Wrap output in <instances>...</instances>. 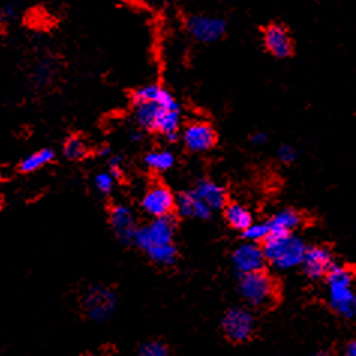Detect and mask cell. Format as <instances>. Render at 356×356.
<instances>
[{
  "mask_svg": "<svg viewBox=\"0 0 356 356\" xmlns=\"http://www.w3.org/2000/svg\"><path fill=\"white\" fill-rule=\"evenodd\" d=\"M266 140H268V137H266V134H264V133H256L254 136L251 137V142L254 143V145H257V146L265 145Z\"/></svg>",
  "mask_w": 356,
  "mask_h": 356,
  "instance_id": "30",
  "label": "cell"
},
{
  "mask_svg": "<svg viewBox=\"0 0 356 356\" xmlns=\"http://www.w3.org/2000/svg\"><path fill=\"white\" fill-rule=\"evenodd\" d=\"M53 159H54V152L51 149H41V151H36L23 159L20 164V170L24 173L36 172L40 170L41 167L50 164Z\"/></svg>",
  "mask_w": 356,
  "mask_h": 356,
  "instance_id": "18",
  "label": "cell"
},
{
  "mask_svg": "<svg viewBox=\"0 0 356 356\" xmlns=\"http://www.w3.org/2000/svg\"><path fill=\"white\" fill-rule=\"evenodd\" d=\"M118 298L106 286H92L83 298L84 313L93 322H106L115 314Z\"/></svg>",
  "mask_w": 356,
  "mask_h": 356,
  "instance_id": "4",
  "label": "cell"
},
{
  "mask_svg": "<svg viewBox=\"0 0 356 356\" xmlns=\"http://www.w3.org/2000/svg\"><path fill=\"white\" fill-rule=\"evenodd\" d=\"M5 23V20H3V17H2V13H0V26H2Z\"/></svg>",
  "mask_w": 356,
  "mask_h": 356,
  "instance_id": "33",
  "label": "cell"
},
{
  "mask_svg": "<svg viewBox=\"0 0 356 356\" xmlns=\"http://www.w3.org/2000/svg\"><path fill=\"white\" fill-rule=\"evenodd\" d=\"M217 142V134L206 122H194L184 131V143L193 152H206Z\"/></svg>",
  "mask_w": 356,
  "mask_h": 356,
  "instance_id": "10",
  "label": "cell"
},
{
  "mask_svg": "<svg viewBox=\"0 0 356 356\" xmlns=\"http://www.w3.org/2000/svg\"><path fill=\"white\" fill-rule=\"evenodd\" d=\"M305 274L312 278H321L332 268V257L326 248L314 247L305 251L302 264Z\"/></svg>",
  "mask_w": 356,
  "mask_h": 356,
  "instance_id": "14",
  "label": "cell"
},
{
  "mask_svg": "<svg viewBox=\"0 0 356 356\" xmlns=\"http://www.w3.org/2000/svg\"><path fill=\"white\" fill-rule=\"evenodd\" d=\"M305 251L307 247L302 239L292 233H284V235L270 233L265 239V259L280 269H290L301 265Z\"/></svg>",
  "mask_w": 356,
  "mask_h": 356,
  "instance_id": "2",
  "label": "cell"
},
{
  "mask_svg": "<svg viewBox=\"0 0 356 356\" xmlns=\"http://www.w3.org/2000/svg\"><path fill=\"white\" fill-rule=\"evenodd\" d=\"M177 212L182 217L190 218H199V220H208L212 213V209L204 202H202L194 193L182 194L176 202Z\"/></svg>",
  "mask_w": 356,
  "mask_h": 356,
  "instance_id": "15",
  "label": "cell"
},
{
  "mask_svg": "<svg viewBox=\"0 0 356 356\" xmlns=\"http://www.w3.org/2000/svg\"><path fill=\"white\" fill-rule=\"evenodd\" d=\"M226 218L230 222V226L238 230H245L252 222L248 209L243 208L242 204H236V203L230 204L226 209Z\"/></svg>",
  "mask_w": 356,
  "mask_h": 356,
  "instance_id": "19",
  "label": "cell"
},
{
  "mask_svg": "<svg viewBox=\"0 0 356 356\" xmlns=\"http://www.w3.org/2000/svg\"><path fill=\"white\" fill-rule=\"evenodd\" d=\"M115 179H116V177L111 175L110 172H101L95 177L97 190L102 194H110L111 190H113V186H115Z\"/></svg>",
  "mask_w": 356,
  "mask_h": 356,
  "instance_id": "25",
  "label": "cell"
},
{
  "mask_svg": "<svg viewBox=\"0 0 356 356\" xmlns=\"http://www.w3.org/2000/svg\"><path fill=\"white\" fill-rule=\"evenodd\" d=\"M110 173L115 177H119L122 175V158L120 156H111L110 158Z\"/></svg>",
  "mask_w": 356,
  "mask_h": 356,
  "instance_id": "29",
  "label": "cell"
},
{
  "mask_svg": "<svg viewBox=\"0 0 356 356\" xmlns=\"http://www.w3.org/2000/svg\"><path fill=\"white\" fill-rule=\"evenodd\" d=\"M318 356H323V355H318Z\"/></svg>",
  "mask_w": 356,
  "mask_h": 356,
  "instance_id": "36",
  "label": "cell"
},
{
  "mask_svg": "<svg viewBox=\"0 0 356 356\" xmlns=\"http://www.w3.org/2000/svg\"><path fill=\"white\" fill-rule=\"evenodd\" d=\"M278 158H280V161H283V163H292V161H295V159H296L295 147L289 146V145L281 146L278 149Z\"/></svg>",
  "mask_w": 356,
  "mask_h": 356,
  "instance_id": "26",
  "label": "cell"
},
{
  "mask_svg": "<svg viewBox=\"0 0 356 356\" xmlns=\"http://www.w3.org/2000/svg\"><path fill=\"white\" fill-rule=\"evenodd\" d=\"M227 24L222 18L209 15H193L186 20V31L199 42H215L226 33Z\"/></svg>",
  "mask_w": 356,
  "mask_h": 356,
  "instance_id": "7",
  "label": "cell"
},
{
  "mask_svg": "<svg viewBox=\"0 0 356 356\" xmlns=\"http://www.w3.org/2000/svg\"><path fill=\"white\" fill-rule=\"evenodd\" d=\"M53 72V68H51V63H41L40 68H38V72H36V77H38V81L40 83H47V80L50 79V74Z\"/></svg>",
  "mask_w": 356,
  "mask_h": 356,
  "instance_id": "27",
  "label": "cell"
},
{
  "mask_svg": "<svg viewBox=\"0 0 356 356\" xmlns=\"http://www.w3.org/2000/svg\"><path fill=\"white\" fill-rule=\"evenodd\" d=\"M197 197L204 202L209 206L212 211L220 209L224 206V202H226V194H224V190L220 185L211 181H202L195 190L193 191Z\"/></svg>",
  "mask_w": 356,
  "mask_h": 356,
  "instance_id": "16",
  "label": "cell"
},
{
  "mask_svg": "<svg viewBox=\"0 0 356 356\" xmlns=\"http://www.w3.org/2000/svg\"><path fill=\"white\" fill-rule=\"evenodd\" d=\"M145 163L155 172H165L175 164V156L168 151H154L145 156Z\"/></svg>",
  "mask_w": 356,
  "mask_h": 356,
  "instance_id": "21",
  "label": "cell"
},
{
  "mask_svg": "<svg viewBox=\"0 0 356 356\" xmlns=\"http://www.w3.org/2000/svg\"><path fill=\"white\" fill-rule=\"evenodd\" d=\"M137 356H170V353L161 341H149L140 348Z\"/></svg>",
  "mask_w": 356,
  "mask_h": 356,
  "instance_id": "24",
  "label": "cell"
},
{
  "mask_svg": "<svg viewBox=\"0 0 356 356\" xmlns=\"http://www.w3.org/2000/svg\"><path fill=\"white\" fill-rule=\"evenodd\" d=\"M142 208L154 218L167 217L175 208V199L170 190L163 185H156L149 190L142 200Z\"/></svg>",
  "mask_w": 356,
  "mask_h": 356,
  "instance_id": "11",
  "label": "cell"
},
{
  "mask_svg": "<svg viewBox=\"0 0 356 356\" xmlns=\"http://www.w3.org/2000/svg\"><path fill=\"white\" fill-rule=\"evenodd\" d=\"M353 312L356 313V298L353 299Z\"/></svg>",
  "mask_w": 356,
  "mask_h": 356,
  "instance_id": "34",
  "label": "cell"
},
{
  "mask_svg": "<svg viewBox=\"0 0 356 356\" xmlns=\"http://www.w3.org/2000/svg\"><path fill=\"white\" fill-rule=\"evenodd\" d=\"M134 116L138 125L163 134L168 142L177 138L181 107L170 92L159 84H146L133 93Z\"/></svg>",
  "mask_w": 356,
  "mask_h": 356,
  "instance_id": "1",
  "label": "cell"
},
{
  "mask_svg": "<svg viewBox=\"0 0 356 356\" xmlns=\"http://www.w3.org/2000/svg\"><path fill=\"white\" fill-rule=\"evenodd\" d=\"M239 289L242 296L252 305H265L270 302L275 293L274 281L261 270L243 274Z\"/></svg>",
  "mask_w": 356,
  "mask_h": 356,
  "instance_id": "6",
  "label": "cell"
},
{
  "mask_svg": "<svg viewBox=\"0 0 356 356\" xmlns=\"http://www.w3.org/2000/svg\"><path fill=\"white\" fill-rule=\"evenodd\" d=\"M140 138H142V134H140L138 131H134V133L131 134V140H136V142H137V140H140Z\"/></svg>",
  "mask_w": 356,
  "mask_h": 356,
  "instance_id": "32",
  "label": "cell"
},
{
  "mask_svg": "<svg viewBox=\"0 0 356 356\" xmlns=\"http://www.w3.org/2000/svg\"><path fill=\"white\" fill-rule=\"evenodd\" d=\"M224 331L233 341H245L254 331V318L243 308H233L224 317Z\"/></svg>",
  "mask_w": 356,
  "mask_h": 356,
  "instance_id": "8",
  "label": "cell"
},
{
  "mask_svg": "<svg viewBox=\"0 0 356 356\" xmlns=\"http://www.w3.org/2000/svg\"><path fill=\"white\" fill-rule=\"evenodd\" d=\"M111 227H113L116 236L122 242H131L136 235V218L129 208L124 204H118L110 212Z\"/></svg>",
  "mask_w": 356,
  "mask_h": 356,
  "instance_id": "13",
  "label": "cell"
},
{
  "mask_svg": "<svg viewBox=\"0 0 356 356\" xmlns=\"http://www.w3.org/2000/svg\"><path fill=\"white\" fill-rule=\"evenodd\" d=\"M327 293L335 312L343 316H352L353 312V275L350 270L341 266H332L327 270Z\"/></svg>",
  "mask_w": 356,
  "mask_h": 356,
  "instance_id": "3",
  "label": "cell"
},
{
  "mask_svg": "<svg viewBox=\"0 0 356 356\" xmlns=\"http://www.w3.org/2000/svg\"><path fill=\"white\" fill-rule=\"evenodd\" d=\"M265 252L264 248H260L254 242L242 243L233 252V265H235L238 273L250 274L261 270L265 265Z\"/></svg>",
  "mask_w": 356,
  "mask_h": 356,
  "instance_id": "9",
  "label": "cell"
},
{
  "mask_svg": "<svg viewBox=\"0 0 356 356\" xmlns=\"http://www.w3.org/2000/svg\"><path fill=\"white\" fill-rule=\"evenodd\" d=\"M299 215L295 211H281L277 215H274V218L270 220L269 224V230L270 233H277V235H284V233H292L293 229L298 227L299 224Z\"/></svg>",
  "mask_w": 356,
  "mask_h": 356,
  "instance_id": "17",
  "label": "cell"
},
{
  "mask_svg": "<svg viewBox=\"0 0 356 356\" xmlns=\"http://www.w3.org/2000/svg\"><path fill=\"white\" fill-rule=\"evenodd\" d=\"M63 154L70 159H81L88 154L86 143H84L79 137H71L67 140V143L63 146Z\"/></svg>",
  "mask_w": 356,
  "mask_h": 356,
  "instance_id": "22",
  "label": "cell"
},
{
  "mask_svg": "<svg viewBox=\"0 0 356 356\" xmlns=\"http://www.w3.org/2000/svg\"><path fill=\"white\" fill-rule=\"evenodd\" d=\"M146 252H147L149 259L155 261V264L163 265V266L175 264L176 256H177V251L172 242L164 243V245H156V247L149 248Z\"/></svg>",
  "mask_w": 356,
  "mask_h": 356,
  "instance_id": "20",
  "label": "cell"
},
{
  "mask_svg": "<svg viewBox=\"0 0 356 356\" xmlns=\"http://www.w3.org/2000/svg\"><path fill=\"white\" fill-rule=\"evenodd\" d=\"M264 45L274 58L286 59L293 53V42L290 33L283 26L273 24L264 32Z\"/></svg>",
  "mask_w": 356,
  "mask_h": 356,
  "instance_id": "12",
  "label": "cell"
},
{
  "mask_svg": "<svg viewBox=\"0 0 356 356\" xmlns=\"http://www.w3.org/2000/svg\"><path fill=\"white\" fill-rule=\"evenodd\" d=\"M270 235L268 222H251L250 226L243 230V236L248 242H260L265 241Z\"/></svg>",
  "mask_w": 356,
  "mask_h": 356,
  "instance_id": "23",
  "label": "cell"
},
{
  "mask_svg": "<svg viewBox=\"0 0 356 356\" xmlns=\"http://www.w3.org/2000/svg\"><path fill=\"white\" fill-rule=\"evenodd\" d=\"M81 356H92V355H81Z\"/></svg>",
  "mask_w": 356,
  "mask_h": 356,
  "instance_id": "35",
  "label": "cell"
},
{
  "mask_svg": "<svg viewBox=\"0 0 356 356\" xmlns=\"http://www.w3.org/2000/svg\"><path fill=\"white\" fill-rule=\"evenodd\" d=\"M346 356H356V341L348 346V349H346Z\"/></svg>",
  "mask_w": 356,
  "mask_h": 356,
  "instance_id": "31",
  "label": "cell"
},
{
  "mask_svg": "<svg viewBox=\"0 0 356 356\" xmlns=\"http://www.w3.org/2000/svg\"><path fill=\"white\" fill-rule=\"evenodd\" d=\"M0 13H2L3 20L9 22V20H13V18H15L18 11H17V6L14 3H6L0 8Z\"/></svg>",
  "mask_w": 356,
  "mask_h": 356,
  "instance_id": "28",
  "label": "cell"
},
{
  "mask_svg": "<svg viewBox=\"0 0 356 356\" xmlns=\"http://www.w3.org/2000/svg\"><path fill=\"white\" fill-rule=\"evenodd\" d=\"M173 235H175V222L170 218V215H167V217L154 218L151 222L146 224V226L137 229L133 241L136 242L137 247L147 251L152 247L170 243L173 239Z\"/></svg>",
  "mask_w": 356,
  "mask_h": 356,
  "instance_id": "5",
  "label": "cell"
}]
</instances>
